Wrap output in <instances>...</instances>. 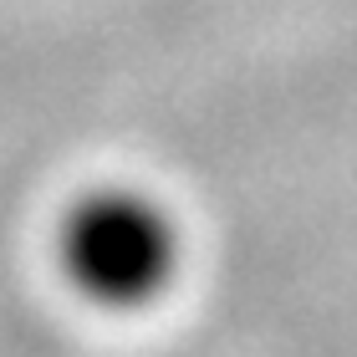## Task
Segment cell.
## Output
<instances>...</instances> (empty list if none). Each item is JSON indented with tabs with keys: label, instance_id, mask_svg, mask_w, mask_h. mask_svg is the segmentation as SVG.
<instances>
[{
	"label": "cell",
	"instance_id": "6da1fadb",
	"mask_svg": "<svg viewBox=\"0 0 357 357\" xmlns=\"http://www.w3.org/2000/svg\"><path fill=\"white\" fill-rule=\"evenodd\" d=\"M61 255L82 291L102 301H138L153 296V286H164L174 266V235L153 204L107 194V199H87L67 220Z\"/></svg>",
	"mask_w": 357,
	"mask_h": 357
}]
</instances>
